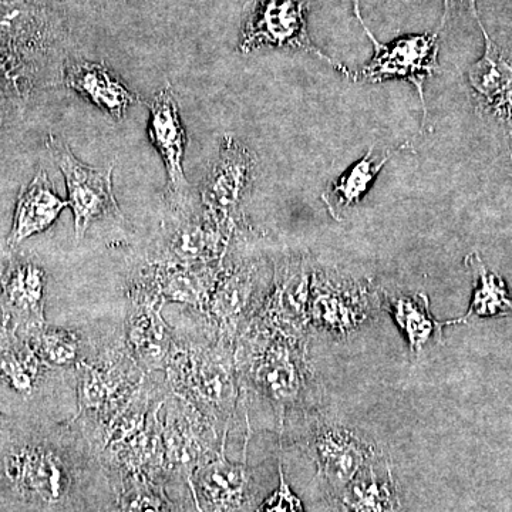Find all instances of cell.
<instances>
[{
    "instance_id": "cb8c5ba5",
    "label": "cell",
    "mask_w": 512,
    "mask_h": 512,
    "mask_svg": "<svg viewBox=\"0 0 512 512\" xmlns=\"http://www.w3.org/2000/svg\"><path fill=\"white\" fill-rule=\"evenodd\" d=\"M390 156V151L383 156H375L373 148H370L362 160L357 161L349 171L329 185L328 190L322 195V200L335 220H342V215L362 200L373 180L390 160Z\"/></svg>"
},
{
    "instance_id": "f546056e",
    "label": "cell",
    "mask_w": 512,
    "mask_h": 512,
    "mask_svg": "<svg viewBox=\"0 0 512 512\" xmlns=\"http://www.w3.org/2000/svg\"><path fill=\"white\" fill-rule=\"evenodd\" d=\"M279 476L281 481L278 490L265 501L259 512H303L301 503L286 483L282 468H279Z\"/></svg>"
},
{
    "instance_id": "7c38bea8",
    "label": "cell",
    "mask_w": 512,
    "mask_h": 512,
    "mask_svg": "<svg viewBox=\"0 0 512 512\" xmlns=\"http://www.w3.org/2000/svg\"><path fill=\"white\" fill-rule=\"evenodd\" d=\"M177 399L167 404L161 420L164 470L183 474L190 483L195 470L217 456L222 447L217 450V427L183 399Z\"/></svg>"
},
{
    "instance_id": "d4e9b609",
    "label": "cell",
    "mask_w": 512,
    "mask_h": 512,
    "mask_svg": "<svg viewBox=\"0 0 512 512\" xmlns=\"http://www.w3.org/2000/svg\"><path fill=\"white\" fill-rule=\"evenodd\" d=\"M340 503L349 512H397L399 498L390 471L384 477L370 464L339 493Z\"/></svg>"
},
{
    "instance_id": "f1b7e54d",
    "label": "cell",
    "mask_w": 512,
    "mask_h": 512,
    "mask_svg": "<svg viewBox=\"0 0 512 512\" xmlns=\"http://www.w3.org/2000/svg\"><path fill=\"white\" fill-rule=\"evenodd\" d=\"M0 370L16 389L28 390L35 380L37 356L15 346H3L0 348Z\"/></svg>"
},
{
    "instance_id": "83f0119b",
    "label": "cell",
    "mask_w": 512,
    "mask_h": 512,
    "mask_svg": "<svg viewBox=\"0 0 512 512\" xmlns=\"http://www.w3.org/2000/svg\"><path fill=\"white\" fill-rule=\"evenodd\" d=\"M119 505L121 512H173L163 488L150 478L123 481Z\"/></svg>"
},
{
    "instance_id": "8fae6325",
    "label": "cell",
    "mask_w": 512,
    "mask_h": 512,
    "mask_svg": "<svg viewBox=\"0 0 512 512\" xmlns=\"http://www.w3.org/2000/svg\"><path fill=\"white\" fill-rule=\"evenodd\" d=\"M148 110V137L163 158L167 170V187L164 195L168 210H191L194 208L192 190L184 173L187 133L171 84H165L163 89L154 94L153 100L148 104Z\"/></svg>"
},
{
    "instance_id": "52a82bcc",
    "label": "cell",
    "mask_w": 512,
    "mask_h": 512,
    "mask_svg": "<svg viewBox=\"0 0 512 512\" xmlns=\"http://www.w3.org/2000/svg\"><path fill=\"white\" fill-rule=\"evenodd\" d=\"M237 239L204 212L191 208L171 211L161 225L147 261L187 265H222L231 242Z\"/></svg>"
},
{
    "instance_id": "3957f363",
    "label": "cell",
    "mask_w": 512,
    "mask_h": 512,
    "mask_svg": "<svg viewBox=\"0 0 512 512\" xmlns=\"http://www.w3.org/2000/svg\"><path fill=\"white\" fill-rule=\"evenodd\" d=\"M77 372L79 417L86 420L97 439L140 392L143 369L124 346L80 360Z\"/></svg>"
},
{
    "instance_id": "44dd1931",
    "label": "cell",
    "mask_w": 512,
    "mask_h": 512,
    "mask_svg": "<svg viewBox=\"0 0 512 512\" xmlns=\"http://www.w3.org/2000/svg\"><path fill=\"white\" fill-rule=\"evenodd\" d=\"M66 207H69V202L62 200L53 190L46 171H37L28 187L19 195L8 238L9 247H18L25 239L52 227Z\"/></svg>"
},
{
    "instance_id": "d6986e66",
    "label": "cell",
    "mask_w": 512,
    "mask_h": 512,
    "mask_svg": "<svg viewBox=\"0 0 512 512\" xmlns=\"http://www.w3.org/2000/svg\"><path fill=\"white\" fill-rule=\"evenodd\" d=\"M190 485L201 512H241L251 490V473L245 464L231 463L220 453L192 474Z\"/></svg>"
},
{
    "instance_id": "ba28073f",
    "label": "cell",
    "mask_w": 512,
    "mask_h": 512,
    "mask_svg": "<svg viewBox=\"0 0 512 512\" xmlns=\"http://www.w3.org/2000/svg\"><path fill=\"white\" fill-rule=\"evenodd\" d=\"M308 6L309 0H258L245 18L239 50L251 53L265 46L303 50L350 77L343 64L326 56L312 42L306 20Z\"/></svg>"
},
{
    "instance_id": "7a4b0ae2",
    "label": "cell",
    "mask_w": 512,
    "mask_h": 512,
    "mask_svg": "<svg viewBox=\"0 0 512 512\" xmlns=\"http://www.w3.org/2000/svg\"><path fill=\"white\" fill-rule=\"evenodd\" d=\"M171 389L215 427L228 430L239 397L234 345L195 346L175 338L165 369Z\"/></svg>"
},
{
    "instance_id": "7402d4cb",
    "label": "cell",
    "mask_w": 512,
    "mask_h": 512,
    "mask_svg": "<svg viewBox=\"0 0 512 512\" xmlns=\"http://www.w3.org/2000/svg\"><path fill=\"white\" fill-rule=\"evenodd\" d=\"M46 274L36 262L18 259L10 264L0 282L3 305L13 316L33 328L43 326Z\"/></svg>"
},
{
    "instance_id": "603a6c76",
    "label": "cell",
    "mask_w": 512,
    "mask_h": 512,
    "mask_svg": "<svg viewBox=\"0 0 512 512\" xmlns=\"http://www.w3.org/2000/svg\"><path fill=\"white\" fill-rule=\"evenodd\" d=\"M384 305L392 313L397 325L409 339L413 352H420L431 340H443V328L454 325L450 322H437L430 312L429 296L426 293L383 292Z\"/></svg>"
},
{
    "instance_id": "8992f818",
    "label": "cell",
    "mask_w": 512,
    "mask_h": 512,
    "mask_svg": "<svg viewBox=\"0 0 512 512\" xmlns=\"http://www.w3.org/2000/svg\"><path fill=\"white\" fill-rule=\"evenodd\" d=\"M47 148L59 165L74 217L76 239H82L94 222L109 218L123 221L113 190V167L93 168L74 156L70 147L56 136L47 138Z\"/></svg>"
},
{
    "instance_id": "484cf974",
    "label": "cell",
    "mask_w": 512,
    "mask_h": 512,
    "mask_svg": "<svg viewBox=\"0 0 512 512\" xmlns=\"http://www.w3.org/2000/svg\"><path fill=\"white\" fill-rule=\"evenodd\" d=\"M466 266L473 274L476 286L467 315L457 319V323H466L471 318L511 315L512 301L503 278L488 271L478 252L466 256Z\"/></svg>"
},
{
    "instance_id": "5b68a950",
    "label": "cell",
    "mask_w": 512,
    "mask_h": 512,
    "mask_svg": "<svg viewBox=\"0 0 512 512\" xmlns=\"http://www.w3.org/2000/svg\"><path fill=\"white\" fill-rule=\"evenodd\" d=\"M355 15L362 25L370 42H372V59L360 72L350 73L355 82L380 83L384 80L403 79L416 87L421 104H423L424 121H426L427 107L424 97V84L430 77L439 72V32L424 33L400 37L392 43H380L375 35L367 28L365 20L360 15V2L355 0Z\"/></svg>"
},
{
    "instance_id": "9c48e42d",
    "label": "cell",
    "mask_w": 512,
    "mask_h": 512,
    "mask_svg": "<svg viewBox=\"0 0 512 512\" xmlns=\"http://www.w3.org/2000/svg\"><path fill=\"white\" fill-rule=\"evenodd\" d=\"M377 299L370 282L313 266L309 323L333 335H348L373 315Z\"/></svg>"
},
{
    "instance_id": "30bf717a",
    "label": "cell",
    "mask_w": 512,
    "mask_h": 512,
    "mask_svg": "<svg viewBox=\"0 0 512 512\" xmlns=\"http://www.w3.org/2000/svg\"><path fill=\"white\" fill-rule=\"evenodd\" d=\"M261 264L241 261L224 264L211 293L204 316L218 342L234 345L242 320L251 318L261 308Z\"/></svg>"
},
{
    "instance_id": "ac0fdd59",
    "label": "cell",
    "mask_w": 512,
    "mask_h": 512,
    "mask_svg": "<svg viewBox=\"0 0 512 512\" xmlns=\"http://www.w3.org/2000/svg\"><path fill=\"white\" fill-rule=\"evenodd\" d=\"M309 447L319 473L336 493L376 461V450L372 444L355 431L336 424L316 430Z\"/></svg>"
},
{
    "instance_id": "6da1fadb",
    "label": "cell",
    "mask_w": 512,
    "mask_h": 512,
    "mask_svg": "<svg viewBox=\"0 0 512 512\" xmlns=\"http://www.w3.org/2000/svg\"><path fill=\"white\" fill-rule=\"evenodd\" d=\"M235 365L239 386H248L245 389L254 390L268 400L282 420L286 410L306 406L318 390L303 338L285 335L256 322H249L241 336Z\"/></svg>"
},
{
    "instance_id": "2e32d148",
    "label": "cell",
    "mask_w": 512,
    "mask_h": 512,
    "mask_svg": "<svg viewBox=\"0 0 512 512\" xmlns=\"http://www.w3.org/2000/svg\"><path fill=\"white\" fill-rule=\"evenodd\" d=\"M484 36V55L468 69V83L473 90L477 109L495 124L512 134V45L497 42L474 15Z\"/></svg>"
},
{
    "instance_id": "5bb4252c",
    "label": "cell",
    "mask_w": 512,
    "mask_h": 512,
    "mask_svg": "<svg viewBox=\"0 0 512 512\" xmlns=\"http://www.w3.org/2000/svg\"><path fill=\"white\" fill-rule=\"evenodd\" d=\"M5 473L22 497L57 504L69 495L74 473L69 461L49 443H29L6 457Z\"/></svg>"
},
{
    "instance_id": "4fadbf2b",
    "label": "cell",
    "mask_w": 512,
    "mask_h": 512,
    "mask_svg": "<svg viewBox=\"0 0 512 512\" xmlns=\"http://www.w3.org/2000/svg\"><path fill=\"white\" fill-rule=\"evenodd\" d=\"M313 266L303 256H286L275 266L271 289L251 322L303 338L309 323Z\"/></svg>"
},
{
    "instance_id": "277c9868",
    "label": "cell",
    "mask_w": 512,
    "mask_h": 512,
    "mask_svg": "<svg viewBox=\"0 0 512 512\" xmlns=\"http://www.w3.org/2000/svg\"><path fill=\"white\" fill-rule=\"evenodd\" d=\"M255 170V154L237 138L225 136L217 160L202 181L201 211L237 238L249 231L239 207L251 191Z\"/></svg>"
},
{
    "instance_id": "ffe728a7",
    "label": "cell",
    "mask_w": 512,
    "mask_h": 512,
    "mask_svg": "<svg viewBox=\"0 0 512 512\" xmlns=\"http://www.w3.org/2000/svg\"><path fill=\"white\" fill-rule=\"evenodd\" d=\"M64 83L114 119H123L128 107L138 103L136 94L100 63L72 60L64 67Z\"/></svg>"
},
{
    "instance_id": "e0dca14e",
    "label": "cell",
    "mask_w": 512,
    "mask_h": 512,
    "mask_svg": "<svg viewBox=\"0 0 512 512\" xmlns=\"http://www.w3.org/2000/svg\"><path fill=\"white\" fill-rule=\"evenodd\" d=\"M160 299L128 289L126 346L138 366L147 372L167 369L174 335L163 318Z\"/></svg>"
},
{
    "instance_id": "4dcf8cb0",
    "label": "cell",
    "mask_w": 512,
    "mask_h": 512,
    "mask_svg": "<svg viewBox=\"0 0 512 512\" xmlns=\"http://www.w3.org/2000/svg\"><path fill=\"white\" fill-rule=\"evenodd\" d=\"M444 9L441 16V23L437 32H443L450 23L463 18V16L474 15L478 12L477 0H443Z\"/></svg>"
},
{
    "instance_id": "1f68e13d",
    "label": "cell",
    "mask_w": 512,
    "mask_h": 512,
    "mask_svg": "<svg viewBox=\"0 0 512 512\" xmlns=\"http://www.w3.org/2000/svg\"><path fill=\"white\" fill-rule=\"evenodd\" d=\"M12 79V77H10ZM9 76L0 73V123L8 116L9 110L13 107V97L16 92H13L12 82Z\"/></svg>"
},
{
    "instance_id": "4316f807",
    "label": "cell",
    "mask_w": 512,
    "mask_h": 512,
    "mask_svg": "<svg viewBox=\"0 0 512 512\" xmlns=\"http://www.w3.org/2000/svg\"><path fill=\"white\" fill-rule=\"evenodd\" d=\"M32 345L36 356L50 366H77L80 363L79 335L70 330L39 328L32 336Z\"/></svg>"
},
{
    "instance_id": "d6a6232c",
    "label": "cell",
    "mask_w": 512,
    "mask_h": 512,
    "mask_svg": "<svg viewBox=\"0 0 512 512\" xmlns=\"http://www.w3.org/2000/svg\"><path fill=\"white\" fill-rule=\"evenodd\" d=\"M505 3H507V5L511 6V8H512V0H505Z\"/></svg>"
},
{
    "instance_id": "9a60e30c",
    "label": "cell",
    "mask_w": 512,
    "mask_h": 512,
    "mask_svg": "<svg viewBox=\"0 0 512 512\" xmlns=\"http://www.w3.org/2000/svg\"><path fill=\"white\" fill-rule=\"evenodd\" d=\"M224 264L187 265L146 261L130 279L128 289L146 293L164 303H183L204 315Z\"/></svg>"
}]
</instances>
